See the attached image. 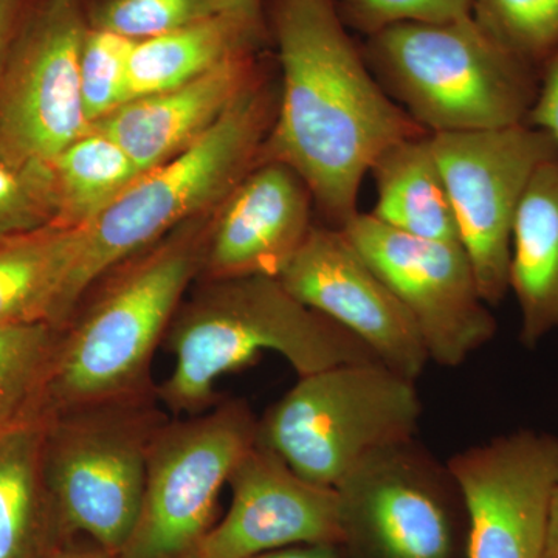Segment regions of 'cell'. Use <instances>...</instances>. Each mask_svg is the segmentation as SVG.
Instances as JSON below:
<instances>
[{"mask_svg":"<svg viewBox=\"0 0 558 558\" xmlns=\"http://www.w3.org/2000/svg\"><path fill=\"white\" fill-rule=\"evenodd\" d=\"M282 89L260 160L288 165L343 229L357 215L374 160L403 138L428 134L374 78L336 0H266Z\"/></svg>","mask_w":558,"mask_h":558,"instance_id":"1","label":"cell"},{"mask_svg":"<svg viewBox=\"0 0 558 558\" xmlns=\"http://www.w3.org/2000/svg\"><path fill=\"white\" fill-rule=\"evenodd\" d=\"M213 215L183 223L87 290L61 328L43 416L156 391L154 355L204 269Z\"/></svg>","mask_w":558,"mask_h":558,"instance_id":"2","label":"cell"},{"mask_svg":"<svg viewBox=\"0 0 558 558\" xmlns=\"http://www.w3.org/2000/svg\"><path fill=\"white\" fill-rule=\"evenodd\" d=\"M163 343L175 365L157 385V396L175 417L213 409L222 400L216 392L220 377L244 368L264 351L288 360L300 377L379 362L357 337L269 277L202 279L197 292L180 304Z\"/></svg>","mask_w":558,"mask_h":558,"instance_id":"3","label":"cell"},{"mask_svg":"<svg viewBox=\"0 0 558 558\" xmlns=\"http://www.w3.org/2000/svg\"><path fill=\"white\" fill-rule=\"evenodd\" d=\"M277 108L259 70L204 137L174 159L140 174L84 227L83 247L65 289L62 325L109 270L226 201L258 163Z\"/></svg>","mask_w":558,"mask_h":558,"instance_id":"4","label":"cell"},{"mask_svg":"<svg viewBox=\"0 0 558 558\" xmlns=\"http://www.w3.org/2000/svg\"><path fill=\"white\" fill-rule=\"evenodd\" d=\"M363 57L381 87L428 134L526 123L539 70L502 47L472 14L374 33Z\"/></svg>","mask_w":558,"mask_h":558,"instance_id":"5","label":"cell"},{"mask_svg":"<svg viewBox=\"0 0 558 558\" xmlns=\"http://www.w3.org/2000/svg\"><path fill=\"white\" fill-rule=\"evenodd\" d=\"M156 391L44 414L43 465L65 543L121 556L142 510L150 444L168 421Z\"/></svg>","mask_w":558,"mask_h":558,"instance_id":"6","label":"cell"},{"mask_svg":"<svg viewBox=\"0 0 558 558\" xmlns=\"http://www.w3.org/2000/svg\"><path fill=\"white\" fill-rule=\"evenodd\" d=\"M421 416L416 381L379 362L349 363L300 377L258 418L256 444L337 488L371 454L414 439Z\"/></svg>","mask_w":558,"mask_h":558,"instance_id":"7","label":"cell"},{"mask_svg":"<svg viewBox=\"0 0 558 558\" xmlns=\"http://www.w3.org/2000/svg\"><path fill=\"white\" fill-rule=\"evenodd\" d=\"M256 435L258 417L244 399L168 418L150 444L137 526L120 557H194L215 526L220 490Z\"/></svg>","mask_w":558,"mask_h":558,"instance_id":"8","label":"cell"},{"mask_svg":"<svg viewBox=\"0 0 558 558\" xmlns=\"http://www.w3.org/2000/svg\"><path fill=\"white\" fill-rule=\"evenodd\" d=\"M429 143L481 295L488 306H497L509 293L517 213L539 165L558 156L556 140L523 123L429 134Z\"/></svg>","mask_w":558,"mask_h":558,"instance_id":"9","label":"cell"},{"mask_svg":"<svg viewBox=\"0 0 558 558\" xmlns=\"http://www.w3.org/2000/svg\"><path fill=\"white\" fill-rule=\"evenodd\" d=\"M352 558H454L459 510L447 464L416 440L366 458L337 487Z\"/></svg>","mask_w":558,"mask_h":558,"instance_id":"10","label":"cell"},{"mask_svg":"<svg viewBox=\"0 0 558 558\" xmlns=\"http://www.w3.org/2000/svg\"><path fill=\"white\" fill-rule=\"evenodd\" d=\"M340 230L409 311L429 362L457 368L495 339L497 319L459 242L410 236L369 213Z\"/></svg>","mask_w":558,"mask_h":558,"instance_id":"11","label":"cell"},{"mask_svg":"<svg viewBox=\"0 0 558 558\" xmlns=\"http://www.w3.org/2000/svg\"><path fill=\"white\" fill-rule=\"evenodd\" d=\"M468 521L465 558H545L558 436L521 428L447 461Z\"/></svg>","mask_w":558,"mask_h":558,"instance_id":"12","label":"cell"},{"mask_svg":"<svg viewBox=\"0 0 558 558\" xmlns=\"http://www.w3.org/2000/svg\"><path fill=\"white\" fill-rule=\"evenodd\" d=\"M81 0H49L21 27L0 72V142L53 161L90 130L81 95Z\"/></svg>","mask_w":558,"mask_h":558,"instance_id":"13","label":"cell"},{"mask_svg":"<svg viewBox=\"0 0 558 558\" xmlns=\"http://www.w3.org/2000/svg\"><path fill=\"white\" fill-rule=\"evenodd\" d=\"M304 306L347 329L387 368L416 381L429 363L416 323L343 230L312 227L277 278Z\"/></svg>","mask_w":558,"mask_h":558,"instance_id":"14","label":"cell"},{"mask_svg":"<svg viewBox=\"0 0 558 558\" xmlns=\"http://www.w3.org/2000/svg\"><path fill=\"white\" fill-rule=\"evenodd\" d=\"M231 505L197 548V558H253L296 545L344 546L339 490L317 486L255 444L229 480Z\"/></svg>","mask_w":558,"mask_h":558,"instance_id":"15","label":"cell"},{"mask_svg":"<svg viewBox=\"0 0 558 558\" xmlns=\"http://www.w3.org/2000/svg\"><path fill=\"white\" fill-rule=\"evenodd\" d=\"M312 202L292 168L258 161L213 215L199 278H278L314 227Z\"/></svg>","mask_w":558,"mask_h":558,"instance_id":"16","label":"cell"},{"mask_svg":"<svg viewBox=\"0 0 558 558\" xmlns=\"http://www.w3.org/2000/svg\"><path fill=\"white\" fill-rule=\"evenodd\" d=\"M256 51L230 58L199 78L132 98L90 124L126 150L138 170H154L189 149L216 123L260 70Z\"/></svg>","mask_w":558,"mask_h":558,"instance_id":"17","label":"cell"},{"mask_svg":"<svg viewBox=\"0 0 558 558\" xmlns=\"http://www.w3.org/2000/svg\"><path fill=\"white\" fill-rule=\"evenodd\" d=\"M509 292L520 310V343L535 349L558 330V156L539 165L517 213Z\"/></svg>","mask_w":558,"mask_h":558,"instance_id":"18","label":"cell"},{"mask_svg":"<svg viewBox=\"0 0 558 558\" xmlns=\"http://www.w3.org/2000/svg\"><path fill=\"white\" fill-rule=\"evenodd\" d=\"M83 240L84 227L62 226L0 238V329L36 323L61 328Z\"/></svg>","mask_w":558,"mask_h":558,"instance_id":"19","label":"cell"},{"mask_svg":"<svg viewBox=\"0 0 558 558\" xmlns=\"http://www.w3.org/2000/svg\"><path fill=\"white\" fill-rule=\"evenodd\" d=\"M44 416L0 435V558H50L65 545L43 465Z\"/></svg>","mask_w":558,"mask_h":558,"instance_id":"20","label":"cell"},{"mask_svg":"<svg viewBox=\"0 0 558 558\" xmlns=\"http://www.w3.org/2000/svg\"><path fill=\"white\" fill-rule=\"evenodd\" d=\"M369 172L377 186L376 205L369 213L373 218L421 240L459 242L449 191L429 134L389 146L374 160Z\"/></svg>","mask_w":558,"mask_h":558,"instance_id":"21","label":"cell"},{"mask_svg":"<svg viewBox=\"0 0 558 558\" xmlns=\"http://www.w3.org/2000/svg\"><path fill=\"white\" fill-rule=\"evenodd\" d=\"M260 46L263 40L219 14L140 40L132 47L130 58L131 100L174 89Z\"/></svg>","mask_w":558,"mask_h":558,"instance_id":"22","label":"cell"},{"mask_svg":"<svg viewBox=\"0 0 558 558\" xmlns=\"http://www.w3.org/2000/svg\"><path fill=\"white\" fill-rule=\"evenodd\" d=\"M51 165L58 194L54 226L62 227H86L143 174L116 140L92 126Z\"/></svg>","mask_w":558,"mask_h":558,"instance_id":"23","label":"cell"},{"mask_svg":"<svg viewBox=\"0 0 558 558\" xmlns=\"http://www.w3.org/2000/svg\"><path fill=\"white\" fill-rule=\"evenodd\" d=\"M60 332L49 323L0 329V435L43 417Z\"/></svg>","mask_w":558,"mask_h":558,"instance_id":"24","label":"cell"},{"mask_svg":"<svg viewBox=\"0 0 558 558\" xmlns=\"http://www.w3.org/2000/svg\"><path fill=\"white\" fill-rule=\"evenodd\" d=\"M58 194L51 161L0 142V238L54 226Z\"/></svg>","mask_w":558,"mask_h":558,"instance_id":"25","label":"cell"},{"mask_svg":"<svg viewBox=\"0 0 558 558\" xmlns=\"http://www.w3.org/2000/svg\"><path fill=\"white\" fill-rule=\"evenodd\" d=\"M472 16L539 72L558 50V0H472Z\"/></svg>","mask_w":558,"mask_h":558,"instance_id":"26","label":"cell"},{"mask_svg":"<svg viewBox=\"0 0 558 558\" xmlns=\"http://www.w3.org/2000/svg\"><path fill=\"white\" fill-rule=\"evenodd\" d=\"M87 25L140 43L216 14L209 0H81Z\"/></svg>","mask_w":558,"mask_h":558,"instance_id":"27","label":"cell"},{"mask_svg":"<svg viewBox=\"0 0 558 558\" xmlns=\"http://www.w3.org/2000/svg\"><path fill=\"white\" fill-rule=\"evenodd\" d=\"M134 40L87 28L80 58L81 95L90 124L131 100L130 58Z\"/></svg>","mask_w":558,"mask_h":558,"instance_id":"28","label":"cell"},{"mask_svg":"<svg viewBox=\"0 0 558 558\" xmlns=\"http://www.w3.org/2000/svg\"><path fill=\"white\" fill-rule=\"evenodd\" d=\"M347 27L366 36L407 22L440 24L472 14V0H336Z\"/></svg>","mask_w":558,"mask_h":558,"instance_id":"29","label":"cell"},{"mask_svg":"<svg viewBox=\"0 0 558 558\" xmlns=\"http://www.w3.org/2000/svg\"><path fill=\"white\" fill-rule=\"evenodd\" d=\"M526 123L548 132L558 146V50L539 72L537 98L529 112Z\"/></svg>","mask_w":558,"mask_h":558,"instance_id":"30","label":"cell"},{"mask_svg":"<svg viewBox=\"0 0 558 558\" xmlns=\"http://www.w3.org/2000/svg\"><path fill=\"white\" fill-rule=\"evenodd\" d=\"M219 16L236 22L255 38L266 40L269 36L266 21V0H209Z\"/></svg>","mask_w":558,"mask_h":558,"instance_id":"31","label":"cell"},{"mask_svg":"<svg viewBox=\"0 0 558 558\" xmlns=\"http://www.w3.org/2000/svg\"><path fill=\"white\" fill-rule=\"evenodd\" d=\"M253 558H352L344 546L326 545V543H317V545H296L289 546L270 553L260 554Z\"/></svg>","mask_w":558,"mask_h":558,"instance_id":"32","label":"cell"},{"mask_svg":"<svg viewBox=\"0 0 558 558\" xmlns=\"http://www.w3.org/2000/svg\"><path fill=\"white\" fill-rule=\"evenodd\" d=\"M20 0H0V72L21 27L17 25Z\"/></svg>","mask_w":558,"mask_h":558,"instance_id":"33","label":"cell"},{"mask_svg":"<svg viewBox=\"0 0 558 558\" xmlns=\"http://www.w3.org/2000/svg\"><path fill=\"white\" fill-rule=\"evenodd\" d=\"M50 558H121L116 554H110L108 550L101 549L100 546L95 545L94 548H76V546L65 543L60 549L54 550Z\"/></svg>","mask_w":558,"mask_h":558,"instance_id":"34","label":"cell"},{"mask_svg":"<svg viewBox=\"0 0 558 558\" xmlns=\"http://www.w3.org/2000/svg\"><path fill=\"white\" fill-rule=\"evenodd\" d=\"M545 558H558V488L556 494H554L553 506H550Z\"/></svg>","mask_w":558,"mask_h":558,"instance_id":"35","label":"cell"},{"mask_svg":"<svg viewBox=\"0 0 558 558\" xmlns=\"http://www.w3.org/2000/svg\"><path fill=\"white\" fill-rule=\"evenodd\" d=\"M191 558H197V557H191Z\"/></svg>","mask_w":558,"mask_h":558,"instance_id":"36","label":"cell"}]
</instances>
